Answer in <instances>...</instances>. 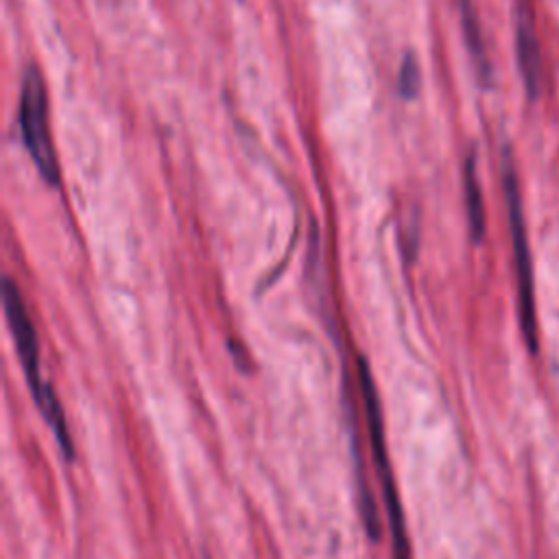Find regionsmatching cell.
<instances>
[{
  "label": "cell",
  "instance_id": "obj_5",
  "mask_svg": "<svg viewBox=\"0 0 559 559\" xmlns=\"http://www.w3.org/2000/svg\"><path fill=\"white\" fill-rule=\"evenodd\" d=\"M515 55L528 98H537L542 90V52L535 31L533 0H515Z\"/></svg>",
  "mask_w": 559,
  "mask_h": 559
},
{
  "label": "cell",
  "instance_id": "obj_2",
  "mask_svg": "<svg viewBox=\"0 0 559 559\" xmlns=\"http://www.w3.org/2000/svg\"><path fill=\"white\" fill-rule=\"evenodd\" d=\"M358 386L362 395V406H365V421H367V432H369V450L371 459L378 472V480L382 487L384 496V509L389 518V533L393 539V555L395 559H411V544H408V533H406V520L400 502V493L395 487L393 478V467L389 461V450H386V439H384V419H382V406L378 400L376 382L371 376V369L367 360L360 356L358 358Z\"/></svg>",
  "mask_w": 559,
  "mask_h": 559
},
{
  "label": "cell",
  "instance_id": "obj_7",
  "mask_svg": "<svg viewBox=\"0 0 559 559\" xmlns=\"http://www.w3.org/2000/svg\"><path fill=\"white\" fill-rule=\"evenodd\" d=\"M459 2V11H461V22H463V33L467 39V48L483 74V79H489V61L485 55V46H483V37H480V26L476 20V11L472 0H456Z\"/></svg>",
  "mask_w": 559,
  "mask_h": 559
},
{
  "label": "cell",
  "instance_id": "obj_6",
  "mask_svg": "<svg viewBox=\"0 0 559 559\" xmlns=\"http://www.w3.org/2000/svg\"><path fill=\"white\" fill-rule=\"evenodd\" d=\"M463 197H465L469 236L474 242H480L485 236V203H483V190H480L474 151H469L463 166Z\"/></svg>",
  "mask_w": 559,
  "mask_h": 559
},
{
  "label": "cell",
  "instance_id": "obj_1",
  "mask_svg": "<svg viewBox=\"0 0 559 559\" xmlns=\"http://www.w3.org/2000/svg\"><path fill=\"white\" fill-rule=\"evenodd\" d=\"M2 306L4 317L15 343V352L20 358V365L24 369V378L28 382L31 395L39 413L44 415L48 428L52 430V437L63 454L66 461H74V441L70 435V426L66 419V411L55 393V389L41 378V358H39V338L35 323L26 310L24 297L17 288V284L9 277L2 282Z\"/></svg>",
  "mask_w": 559,
  "mask_h": 559
},
{
  "label": "cell",
  "instance_id": "obj_8",
  "mask_svg": "<svg viewBox=\"0 0 559 559\" xmlns=\"http://www.w3.org/2000/svg\"><path fill=\"white\" fill-rule=\"evenodd\" d=\"M419 63L415 59L413 52H406L402 63H400V72H397V90L406 100H413L419 92Z\"/></svg>",
  "mask_w": 559,
  "mask_h": 559
},
{
  "label": "cell",
  "instance_id": "obj_4",
  "mask_svg": "<svg viewBox=\"0 0 559 559\" xmlns=\"http://www.w3.org/2000/svg\"><path fill=\"white\" fill-rule=\"evenodd\" d=\"M20 129L26 151L37 166L39 175L50 183L57 186L59 181V166L57 155L50 138L48 124V98L46 85L35 66H31L22 79L20 90Z\"/></svg>",
  "mask_w": 559,
  "mask_h": 559
},
{
  "label": "cell",
  "instance_id": "obj_3",
  "mask_svg": "<svg viewBox=\"0 0 559 559\" xmlns=\"http://www.w3.org/2000/svg\"><path fill=\"white\" fill-rule=\"evenodd\" d=\"M502 183L507 197V214H509V231L513 245V262H515V282H518V319L522 336L528 345L531 354H537V314H535V290H533V260L531 247L526 238L518 173L513 164V155L509 146L502 151Z\"/></svg>",
  "mask_w": 559,
  "mask_h": 559
}]
</instances>
